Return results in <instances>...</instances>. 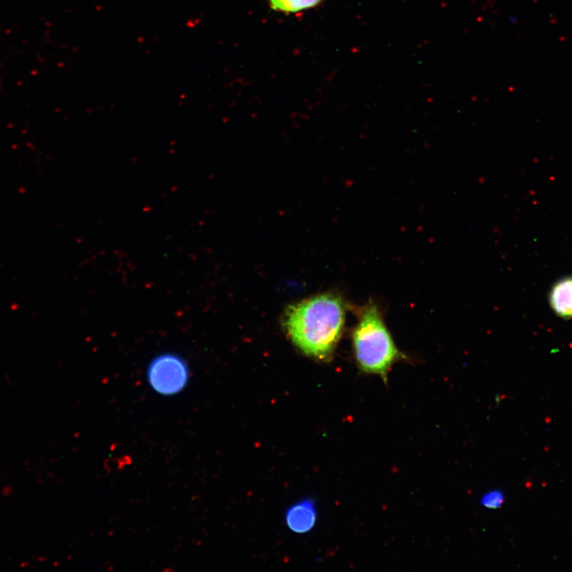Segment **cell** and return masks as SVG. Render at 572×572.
Listing matches in <instances>:
<instances>
[{
	"mask_svg": "<svg viewBox=\"0 0 572 572\" xmlns=\"http://www.w3.org/2000/svg\"><path fill=\"white\" fill-rule=\"evenodd\" d=\"M345 321L341 298L321 294L292 305L285 326L291 340L305 355L328 360L339 342Z\"/></svg>",
	"mask_w": 572,
	"mask_h": 572,
	"instance_id": "6da1fadb",
	"label": "cell"
},
{
	"mask_svg": "<svg viewBox=\"0 0 572 572\" xmlns=\"http://www.w3.org/2000/svg\"><path fill=\"white\" fill-rule=\"evenodd\" d=\"M353 349L357 365L363 373L379 375L387 384L396 363L407 361L393 339L382 311L373 302L363 307L353 331Z\"/></svg>",
	"mask_w": 572,
	"mask_h": 572,
	"instance_id": "7a4b0ae2",
	"label": "cell"
},
{
	"mask_svg": "<svg viewBox=\"0 0 572 572\" xmlns=\"http://www.w3.org/2000/svg\"><path fill=\"white\" fill-rule=\"evenodd\" d=\"M146 375L148 384L154 392L173 396L184 391L190 379V370L181 356L164 353L149 362Z\"/></svg>",
	"mask_w": 572,
	"mask_h": 572,
	"instance_id": "3957f363",
	"label": "cell"
},
{
	"mask_svg": "<svg viewBox=\"0 0 572 572\" xmlns=\"http://www.w3.org/2000/svg\"><path fill=\"white\" fill-rule=\"evenodd\" d=\"M285 524L296 534H305L315 528L318 520L316 503L311 498H304L292 504L286 510Z\"/></svg>",
	"mask_w": 572,
	"mask_h": 572,
	"instance_id": "277c9868",
	"label": "cell"
},
{
	"mask_svg": "<svg viewBox=\"0 0 572 572\" xmlns=\"http://www.w3.org/2000/svg\"><path fill=\"white\" fill-rule=\"evenodd\" d=\"M549 304L554 313L564 319L572 318V276L557 281L549 292Z\"/></svg>",
	"mask_w": 572,
	"mask_h": 572,
	"instance_id": "5b68a950",
	"label": "cell"
},
{
	"mask_svg": "<svg viewBox=\"0 0 572 572\" xmlns=\"http://www.w3.org/2000/svg\"><path fill=\"white\" fill-rule=\"evenodd\" d=\"M273 9L282 13H297L321 4L324 0H268Z\"/></svg>",
	"mask_w": 572,
	"mask_h": 572,
	"instance_id": "8992f818",
	"label": "cell"
},
{
	"mask_svg": "<svg viewBox=\"0 0 572 572\" xmlns=\"http://www.w3.org/2000/svg\"><path fill=\"white\" fill-rule=\"evenodd\" d=\"M505 495L500 489H492L484 493L480 498V504L488 510H498L505 503Z\"/></svg>",
	"mask_w": 572,
	"mask_h": 572,
	"instance_id": "52a82bcc",
	"label": "cell"
}]
</instances>
